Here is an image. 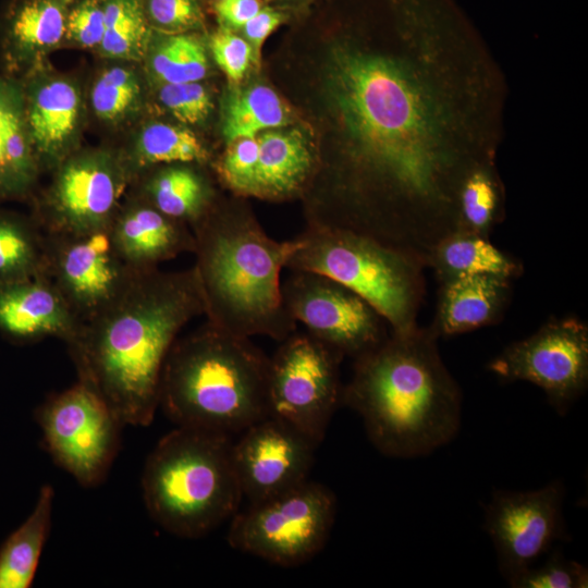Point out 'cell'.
<instances>
[{"label":"cell","instance_id":"obj_36","mask_svg":"<svg viewBox=\"0 0 588 588\" xmlns=\"http://www.w3.org/2000/svg\"><path fill=\"white\" fill-rule=\"evenodd\" d=\"M209 49L231 84H238L255 63L250 45L234 30L222 27L213 33L209 39Z\"/></svg>","mask_w":588,"mask_h":588},{"label":"cell","instance_id":"obj_21","mask_svg":"<svg viewBox=\"0 0 588 588\" xmlns=\"http://www.w3.org/2000/svg\"><path fill=\"white\" fill-rule=\"evenodd\" d=\"M78 321L62 296L42 274L0 284V331L17 342L53 336L65 343Z\"/></svg>","mask_w":588,"mask_h":588},{"label":"cell","instance_id":"obj_13","mask_svg":"<svg viewBox=\"0 0 588 588\" xmlns=\"http://www.w3.org/2000/svg\"><path fill=\"white\" fill-rule=\"evenodd\" d=\"M500 380L528 381L564 414L588 385V327L575 318H555L526 339L513 342L488 364Z\"/></svg>","mask_w":588,"mask_h":588},{"label":"cell","instance_id":"obj_40","mask_svg":"<svg viewBox=\"0 0 588 588\" xmlns=\"http://www.w3.org/2000/svg\"><path fill=\"white\" fill-rule=\"evenodd\" d=\"M264 5L262 0H217L213 10L223 28L240 30Z\"/></svg>","mask_w":588,"mask_h":588},{"label":"cell","instance_id":"obj_18","mask_svg":"<svg viewBox=\"0 0 588 588\" xmlns=\"http://www.w3.org/2000/svg\"><path fill=\"white\" fill-rule=\"evenodd\" d=\"M120 258L133 270L145 271L184 253H193L192 229L135 195L120 203L109 228Z\"/></svg>","mask_w":588,"mask_h":588},{"label":"cell","instance_id":"obj_39","mask_svg":"<svg viewBox=\"0 0 588 588\" xmlns=\"http://www.w3.org/2000/svg\"><path fill=\"white\" fill-rule=\"evenodd\" d=\"M287 21L284 11L264 5L261 10L242 27V37L250 45L255 64L260 62L261 50L267 38Z\"/></svg>","mask_w":588,"mask_h":588},{"label":"cell","instance_id":"obj_41","mask_svg":"<svg viewBox=\"0 0 588 588\" xmlns=\"http://www.w3.org/2000/svg\"><path fill=\"white\" fill-rule=\"evenodd\" d=\"M280 1L290 7L303 8V7L314 3L317 0H280Z\"/></svg>","mask_w":588,"mask_h":588},{"label":"cell","instance_id":"obj_5","mask_svg":"<svg viewBox=\"0 0 588 588\" xmlns=\"http://www.w3.org/2000/svg\"><path fill=\"white\" fill-rule=\"evenodd\" d=\"M268 366L249 338L206 322L173 343L159 407L179 427L242 432L267 416Z\"/></svg>","mask_w":588,"mask_h":588},{"label":"cell","instance_id":"obj_6","mask_svg":"<svg viewBox=\"0 0 588 588\" xmlns=\"http://www.w3.org/2000/svg\"><path fill=\"white\" fill-rule=\"evenodd\" d=\"M231 436L176 426L148 455L142 476L145 506L168 532L200 538L237 512L243 499Z\"/></svg>","mask_w":588,"mask_h":588},{"label":"cell","instance_id":"obj_9","mask_svg":"<svg viewBox=\"0 0 588 588\" xmlns=\"http://www.w3.org/2000/svg\"><path fill=\"white\" fill-rule=\"evenodd\" d=\"M343 356L308 332L295 330L269 357L267 416L292 427L316 446L342 403Z\"/></svg>","mask_w":588,"mask_h":588},{"label":"cell","instance_id":"obj_24","mask_svg":"<svg viewBox=\"0 0 588 588\" xmlns=\"http://www.w3.org/2000/svg\"><path fill=\"white\" fill-rule=\"evenodd\" d=\"M204 167L168 163L147 169L133 180L140 181L136 195L166 216L192 228L219 198L203 171Z\"/></svg>","mask_w":588,"mask_h":588},{"label":"cell","instance_id":"obj_37","mask_svg":"<svg viewBox=\"0 0 588 588\" xmlns=\"http://www.w3.org/2000/svg\"><path fill=\"white\" fill-rule=\"evenodd\" d=\"M105 29L103 1L84 0L70 9L65 39L82 48L98 49Z\"/></svg>","mask_w":588,"mask_h":588},{"label":"cell","instance_id":"obj_10","mask_svg":"<svg viewBox=\"0 0 588 588\" xmlns=\"http://www.w3.org/2000/svg\"><path fill=\"white\" fill-rule=\"evenodd\" d=\"M131 182L121 152L77 149L53 169L33 219L45 234L76 235L107 229Z\"/></svg>","mask_w":588,"mask_h":588},{"label":"cell","instance_id":"obj_30","mask_svg":"<svg viewBox=\"0 0 588 588\" xmlns=\"http://www.w3.org/2000/svg\"><path fill=\"white\" fill-rule=\"evenodd\" d=\"M144 59L148 75L158 85L200 82L209 70L206 46L187 33L151 35Z\"/></svg>","mask_w":588,"mask_h":588},{"label":"cell","instance_id":"obj_26","mask_svg":"<svg viewBox=\"0 0 588 588\" xmlns=\"http://www.w3.org/2000/svg\"><path fill=\"white\" fill-rule=\"evenodd\" d=\"M54 491L41 487L34 510L0 549V588H28L48 539Z\"/></svg>","mask_w":588,"mask_h":588},{"label":"cell","instance_id":"obj_19","mask_svg":"<svg viewBox=\"0 0 588 588\" xmlns=\"http://www.w3.org/2000/svg\"><path fill=\"white\" fill-rule=\"evenodd\" d=\"M258 157L250 197L281 201L304 198L319 170L315 140L298 127L258 135Z\"/></svg>","mask_w":588,"mask_h":588},{"label":"cell","instance_id":"obj_42","mask_svg":"<svg viewBox=\"0 0 588 588\" xmlns=\"http://www.w3.org/2000/svg\"><path fill=\"white\" fill-rule=\"evenodd\" d=\"M215 1H217V0H215Z\"/></svg>","mask_w":588,"mask_h":588},{"label":"cell","instance_id":"obj_20","mask_svg":"<svg viewBox=\"0 0 588 588\" xmlns=\"http://www.w3.org/2000/svg\"><path fill=\"white\" fill-rule=\"evenodd\" d=\"M71 4L72 0H16L10 4L1 35L7 76H25L65 39Z\"/></svg>","mask_w":588,"mask_h":588},{"label":"cell","instance_id":"obj_31","mask_svg":"<svg viewBox=\"0 0 588 588\" xmlns=\"http://www.w3.org/2000/svg\"><path fill=\"white\" fill-rule=\"evenodd\" d=\"M505 215V188L497 163L473 170L457 196V228L489 237Z\"/></svg>","mask_w":588,"mask_h":588},{"label":"cell","instance_id":"obj_38","mask_svg":"<svg viewBox=\"0 0 588 588\" xmlns=\"http://www.w3.org/2000/svg\"><path fill=\"white\" fill-rule=\"evenodd\" d=\"M147 13L159 29L186 33L203 26V13L196 0H147Z\"/></svg>","mask_w":588,"mask_h":588},{"label":"cell","instance_id":"obj_11","mask_svg":"<svg viewBox=\"0 0 588 588\" xmlns=\"http://www.w3.org/2000/svg\"><path fill=\"white\" fill-rule=\"evenodd\" d=\"M37 420L49 454L76 481L95 487L106 479L124 425L94 390L77 381L47 399Z\"/></svg>","mask_w":588,"mask_h":588},{"label":"cell","instance_id":"obj_7","mask_svg":"<svg viewBox=\"0 0 588 588\" xmlns=\"http://www.w3.org/2000/svg\"><path fill=\"white\" fill-rule=\"evenodd\" d=\"M297 238L302 245L285 269L320 273L343 284L372 306L391 332L418 326L426 294V265L419 258L340 228L306 223Z\"/></svg>","mask_w":588,"mask_h":588},{"label":"cell","instance_id":"obj_4","mask_svg":"<svg viewBox=\"0 0 588 588\" xmlns=\"http://www.w3.org/2000/svg\"><path fill=\"white\" fill-rule=\"evenodd\" d=\"M242 198H218L191 228L204 315L231 334L281 342L297 328L283 304L281 273L302 242L269 236Z\"/></svg>","mask_w":588,"mask_h":588},{"label":"cell","instance_id":"obj_25","mask_svg":"<svg viewBox=\"0 0 588 588\" xmlns=\"http://www.w3.org/2000/svg\"><path fill=\"white\" fill-rule=\"evenodd\" d=\"M439 282L475 274H494L507 279L522 275L519 260L495 247L489 237L455 230L441 238L426 260Z\"/></svg>","mask_w":588,"mask_h":588},{"label":"cell","instance_id":"obj_35","mask_svg":"<svg viewBox=\"0 0 588 588\" xmlns=\"http://www.w3.org/2000/svg\"><path fill=\"white\" fill-rule=\"evenodd\" d=\"M161 105L183 124L205 122L213 108L211 95L199 82L159 85Z\"/></svg>","mask_w":588,"mask_h":588},{"label":"cell","instance_id":"obj_23","mask_svg":"<svg viewBox=\"0 0 588 588\" xmlns=\"http://www.w3.org/2000/svg\"><path fill=\"white\" fill-rule=\"evenodd\" d=\"M40 172L27 126L22 83L0 75V200L29 197Z\"/></svg>","mask_w":588,"mask_h":588},{"label":"cell","instance_id":"obj_28","mask_svg":"<svg viewBox=\"0 0 588 588\" xmlns=\"http://www.w3.org/2000/svg\"><path fill=\"white\" fill-rule=\"evenodd\" d=\"M295 123L287 102L270 86L254 84L234 90L225 99L222 134L226 144L242 137H257L265 131Z\"/></svg>","mask_w":588,"mask_h":588},{"label":"cell","instance_id":"obj_17","mask_svg":"<svg viewBox=\"0 0 588 588\" xmlns=\"http://www.w3.org/2000/svg\"><path fill=\"white\" fill-rule=\"evenodd\" d=\"M25 115L41 171L53 170L77 150L83 122V100L74 81L47 73L42 66L20 79Z\"/></svg>","mask_w":588,"mask_h":588},{"label":"cell","instance_id":"obj_34","mask_svg":"<svg viewBox=\"0 0 588 588\" xmlns=\"http://www.w3.org/2000/svg\"><path fill=\"white\" fill-rule=\"evenodd\" d=\"M515 588H586L587 568L554 551L546 562L532 565L509 581Z\"/></svg>","mask_w":588,"mask_h":588},{"label":"cell","instance_id":"obj_32","mask_svg":"<svg viewBox=\"0 0 588 588\" xmlns=\"http://www.w3.org/2000/svg\"><path fill=\"white\" fill-rule=\"evenodd\" d=\"M105 35L98 47L107 58L121 61L144 59L151 36L138 0H105Z\"/></svg>","mask_w":588,"mask_h":588},{"label":"cell","instance_id":"obj_33","mask_svg":"<svg viewBox=\"0 0 588 588\" xmlns=\"http://www.w3.org/2000/svg\"><path fill=\"white\" fill-rule=\"evenodd\" d=\"M143 88L137 72L130 66H112L100 73L90 93L95 114L118 124L136 114L142 106Z\"/></svg>","mask_w":588,"mask_h":588},{"label":"cell","instance_id":"obj_1","mask_svg":"<svg viewBox=\"0 0 588 588\" xmlns=\"http://www.w3.org/2000/svg\"><path fill=\"white\" fill-rule=\"evenodd\" d=\"M323 37L311 90L322 137L306 223L426 265L457 228V196L495 162L505 75L456 0H350Z\"/></svg>","mask_w":588,"mask_h":588},{"label":"cell","instance_id":"obj_8","mask_svg":"<svg viewBox=\"0 0 588 588\" xmlns=\"http://www.w3.org/2000/svg\"><path fill=\"white\" fill-rule=\"evenodd\" d=\"M335 513L334 493L322 483L306 480L237 512L231 518L228 542L282 567L298 566L323 549Z\"/></svg>","mask_w":588,"mask_h":588},{"label":"cell","instance_id":"obj_27","mask_svg":"<svg viewBox=\"0 0 588 588\" xmlns=\"http://www.w3.org/2000/svg\"><path fill=\"white\" fill-rule=\"evenodd\" d=\"M121 154L132 181L145 170L160 164L207 166L212 162L210 151L191 130L164 122L146 124L131 150Z\"/></svg>","mask_w":588,"mask_h":588},{"label":"cell","instance_id":"obj_29","mask_svg":"<svg viewBox=\"0 0 588 588\" xmlns=\"http://www.w3.org/2000/svg\"><path fill=\"white\" fill-rule=\"evenodd\" d=\"M45 262L46 234L34 219L0 211V284L40 275Z\"/></svg>","mask_w":588,"mask_h":588},{"label":"cell","instance_id":"obj_16","mask_svg":"<svg viewBox=\"0 0 588 588\" xmlns=\"http://www.w3.org/2000/svg\"><path fill=\"white\" fill-rule=\"evenodd\" d=\"M316 449L302 433L270 416L247 427L232 444L243 498L259 503L308 480Z\"/></svg>","mask_w":588,"mask_h":588},{"label":"cell","instance_id":"obj_22","mask_svg":"<svg viewBox=\"0 0 588 588\" xmlns=\"http://www.w3.org/2000/svg\"><path fill=\"white\" fill-rule=\"evenodd\" d=\"M512 293V280L475 274L440 282L434 317L429 326L440 336L470 332L498 323Z\"/></svg>","mask_w":588,"mask_h":588},{"label":"cell","instance_id":"obj_14","mask_svg":"<svg viewBox=\"0 0 588 588\" xmlns=\"http://www.w3.org/2000/svg\"><path fill=\"white\" fill-rule=\"evenodd\" d=\"M109 228L76 235L46 234L42 275L56 287L78 323L109 304L137 272L120 258Z\"/></svg>","mask_w":588,"mask_h":588},{"label":"cell","instance_id":"obj_12","mask_svg":"<svg viewBox=\"0 0 588 588\" xmlns=\"http://www.w3.org/2000/svg\"><path fill=\"white\" fill-rule=\"evenodd\" d=\"M290 271L281 284L284 307L321 343L354 360L389 336L384 318L343 284L311 271Z\"/></svg>","mask_w":588,"mask_h":588},{"label":"cell","instance_id":"obj_2","mask_svg":"<svg viewBox=\"0 0 588 588\" xmlns=\"http://www.w3.org/2000/svg\"><path fill=\"white\" fill-rule=\"evenodd\" d=\"M194 268L137 271L65 343L77 378L123 425L148 426L159 408L167 356L183 328L204 315Z\"/></svg>","mask_w":588,"mask_h":588},{"label":"cell","instance_id":"obj_15","mask_svg":"<svg viewBox=\"0 0 588 588\" xmlns=\"http://www.w3.org/2000/svg\"><path fill=\"white\" fill-rule=\"evenodd\" d=\"M562 503L563 487L558 481L535 491L493 494L485 527L507 581L565 538Z\"/></svg>","mask_w":588,"mask_h":588},{"label":"cell","instance_id":"obj_3","mask_svg":"<svg viewBox=\"0 0 588 588\" xmlns=\"http://www.w3.org/2000/svg\"><path fill=\"white\" fill-rule=\"evenodd\" d=\"M430 327L391 332L354 359L342 404L357 412L371 443L391 457L426 455L450 442L461 425L462 392Z\"/></svg>","mask_w":588,"mask_h":588}]
</instances>
